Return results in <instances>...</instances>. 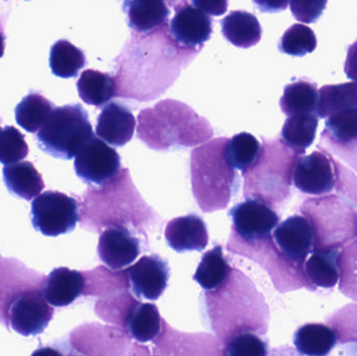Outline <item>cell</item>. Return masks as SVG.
<instances>
[{
	"label": "cell",
	"mask_w": 357,
	"mask_h": 356,
	"mask_svg": "<svg viewBox=\"0 0 357 356\" xmlns=\"http://www.w3.org/2000/svg\"><path fill=\"white\" fill-rule=\"evenodd\" d=\"M54 105L39 93H29L15 109L17 123L29 132L36 133L46 123Z\"/></svg>",
	"instance_id": "obj_24"
},
{
	"label": "cell",
	"mask_w": 357,
	"mask_h": 356,
	"mask_svg": "<svg viewBox=\"0 0 357 356\" xmlns=\"http://www.w3.org/2000/svg\"><path fill=\"white\" fill-rule=\"evenodd\" d=\"M318 40L310 27L296 23L281 37L278 48L282 54L293 56H303L312 54L317 48Z\"/></svg>",
	"instance_id": "obj_28"
},
{
	"label": "cell",
	"mask_w": 357,
	"mask_h": 356,
	"mask_svg": "<svg viewBox=\"0 0 357 356\" xmlns=\"http://www.w3.org/2000/svg\"><path fill=\"white\" fill-rule=\"evenodd\" d=\"M29 146L24 136L16 127L8 125L0 131V162L8 165L24 160Z\"/></svg>",
	"instance_id": "obj_30"
},
{
	"label": "cell",
	"mask_w": 357,
	"mask_h": 356,
	"mask_svg": "<svg viewBox=\"0 0 357 356\" xmlns=\"http://www.w3.org/2000/svg\"><path fill=\"white\" fill-rule=\"evenodd\" d=\"M77 201L59 192H45L31 203V223L43 235L56 236L70 233L79 223Z\"/></svg>",
	"instance_id": "obj_2"
},
{
	"label": "cell",
	"mask_w": 357,
	"mask_h": 356,
	"mask_svg": "<svg viewBox=\"0 0 357 356\" xmlns=\"http://www.w3.org/2000/svg\"><path fill=\"white\" fill-rule=\"evenodd\" d=\"M337 258V251H322L312 254L305 265L310 281L319 288H333L339 281Z\"/></svg>",
	"instance_id": "obj_27"
},
{
	"label": "cell",
	"mask_w": 357,
	"mask_h": 356,
	"mask_svg": "<svg viewBox=\"0 0 357 356\" xmlns=\"http://www.w3.org/2000/svg\"><path fill=\"white\" fill-rule=\"evenodd\" d=\"M266 353V343L250 332L236 334L226 349V355L231 356H264Z\"/></svg>",
	"instance_id": "obj_31"
},
{
	"label": "cell",
	"mask_w": 357,
	"mask_h": 356,
	"mask_svg": "<svg viewBox=\"0 0 357 356\" xmlns=\"http://www.w3.org/2000/svg\"><path fill=\"white\" fill-rule=\"evenodd\" d=\"M162 323L163 320L154 303H142L135 300L121 324L126 326L134 340L148 343L160 334Z\"/></svg>",
	"instance_id": "obj_14"
},
{
	"label": "cell",
	"mask_w": 357,
	"mask_h": 356,
	"mask_svg": "<svg viewBox=\"0 0 357 356\" xmlns=\"http://www.w3.org/2000/svg\"><path fill=\"white\" fill-rule=\"evenodd\" d=\"M136 119L129 108L110 102L102 108L98 118L96 135L113 146H125L135 132Z\"/></svg>",
	"instance_id": "obj_11"
},
{
	"label": "cell",
	"mask_w": 357,
	"mask_h": 356,
	"mask_svg": "<svg viewBox=\"0 0 357 356\" xmlns=\"http://www.w3.org/2000/svg\"><path fill=\"white\" fill-rule=\"evenodd\" d=\"M318 98L316 83L310 79H298L284 88L280 98V108L287 116L316 113Z\"/></svg>",
	"instance_id": "obj_20"
},
{
	"label": "cell",
	"mask_w": 357,
	"mask_h": 356,
	"mask_svg": "<svg viewBox=\"0 0 357 356\" xmlns=\"http://www.w3.org/2000/svg\"><path fill=\"white\" fill-rule=\"evenodd\" d=\"M212 20L203 10L186 4L177 10L171 22L174 39L186 47L203 45L211 37Z\"/></svg>",
	"instance_id": "obj_10"
},
{
	"label": "cell",
	"mask_w": 357,
	"mask_h": 356,
	"mask_svg": "<svg viewBox=\"0 0 357 356\" xmlns=\"http://www.w3.org/2000/svg\"><path fill=\"white\" fill-rule=\"evenodd\" d=\"M260 144L250 133L236 134L227 142L225 148V158L231 167L247 171L253 167L260 154Z\"/></svg>",
	"instance_id": "obj_26"
},
{
	"label": "cell",
	"mask_w": 357,
	"mask_h": 356,
	"mask_svg": "<svg viewBox=\"0 0 357 356\" xmlns=\"http://www.w3.org/2000/svg\"><path fill=\"white\" fill-rule=\"evenodd\" d=\"M232 268L222 254V245H216L202 257L193 280L203 290L212 291L220 288L228 281Z\"/></svg>",
	"instance_id": "obj_21"
},
{
	"label": "cell",
	"mask_w": 357,
	"mask_h": 356,
	"mask_svg": "<svg viewBox=\"0 0 357 356\" xmlns=\"http://www.w3.org/2000/svg\"><path fill=\"white\" fill-rule=\"evenodd\" d=\"M162 1H165V0H162Z\"/></svg>",
	"instance_id": "obj_38"
},
{
	"label": "cell",
	"mask_w": 357,
	"mask_h": 356,
	"mask_svg": "<svg viewBox=\"0 0 357 356\" xmlns=\"http://www.w3.org/2000/svg\"><path fill=\"white\" fill-rule=\"evenodd\" d=\"M0 131H1V127H0Z\"/></svg>",
	"instance_id": "obj_37"
},
{
	"label": "cell",
	"mask_w": 357,
	"mask_h": 356,
	"mask_svg": "<svg viewBox=\"0 0 357 356\" xmlns=\"http://www.w3.org/2000/svg\"><path fill=\"white\" fill-rule=\"evenodd\" d=\"M337 334L323 324H306L296 332L294 344L300 355L324 356L337 345Z\"/></svg>",
	"instance_id": "obj_19"
},
{
	"label": "cell",
	"mask_w": 357,
	"mask_h": 356,
	"mask_svg": "<svg viewBox=\"0 0 357 356\" xmlns=\"http://www.w3.org/2000/svg\"><path fill=\"white\" fill-rule=\"evenodd\" d=\"M4 49H6V36L3 31L0 29V59L3 56Z\"/></svg>",
	"instance_id": "obj_36"
},
{
	"label": "cell",
	"mask_w": 357,
	"mask_h": 356,
	"mask_svg": "<svg viewBox=\"0 0 357 356\" xmlns=\"http://www.w3.org/2000/svg\"><path fill=\"white\" fill-rule=\"evenodd\" d=\"M262 13H279L287 10L289 0H253Z\"/></svg>",
	"instance_id": "obj_35"
},
{
	"label": "cell",
	"mask_w": 357,
	"mask_h": 356,
	"mask_svg": "<svg viewBox=\"0 0 357 356\" xmlns=\"http://www.w3.org/2000/svg\"><path fill=\"white\" fill-rule=\"evenodd\" d=\"M77 87L82 100L96 108H102L116 95L114 79L109 73L92 69L82 72Z\"/></svg>",
	"instance_id": "obj_18"
},
{
	"label": "cell",
	"mask_w": 357,
	"mask_h": 356,
	"mask_svg": "<svg viewBox=\"0 0 357 356\" xmlns=\"http://www.w3.org/2000/svg\"><path fill=\"white\" fill-rule=\"evenodd\" d=\"M224 37L239 48H250L259 43L262 29L257 17L245 10H234L222 20Z\"/></svg>",
	"instance_id": "obj_17"
},
{
	"label": "cell",
	"mask_w": 357,
	"mask_h": 356,
	"mask_svg": "<svg viewBox=\"0 0 357 356\" xmlns=\"http://www.w3.org/2000/svg\"><path fill=\"white\" fill-rule=\"evenodd\" d=\"M318 125L316 113L291 115L285 121L281 136L287 146L304 150L314 144Z\"/></svg>",
	"instance_id": "obj_25"
},
{
	"label": "cell",
	"mask_w": 357,
	"mask_h": 356,
	"mask_svg": "<svg viewBox=\"0 0 357 356\" xmlns=\"http://www.w3.org/2000/svg\"><path fill=\"white\" fill-rule=\"evenodd\" d=\"M328 0H289L291 14L300 22L314 23L322 16Z\"/></svg>",
	"instance_id": "obj_32"
},
{
	"label": "cell",
	"mask_w": 357,
	"mask_h": 356,
	"mask_svg": "<svg viewBox=\"0 0 357 356\" xmlns=\"http://www.w3.org/2000/svg\"><path fill=\"white\" fill-rule=\"evenodd\" d=\"M325 133L341 144H350L357 140V108L337 111L327 118Z\"/></svg>",
	"instance_id": "obj_29"
},
{
	"label": "cell",
	"mask_w": 357,
	"mask_h": 356,
	"mask_svg": "<svg viewBox=\"0 0 357 356\" xmlns=\"http://www.w3.org/2000/svg\"><path fill=\"white\" fill-rule=\"evenodd\" d=\"M84 286L85 279L79 271L56 268L48 275L44 297L52 307H68L81 296Z\"/></svg>",
	"instance_id": "obj_13"
},
{
	"label": "cell",
	"mask_w": 357,
	"mask_h": 356,
	"mask_svg": "<svg viewBox=\"0 0 357 356\" xmlns=\"http://www.w3.org/2000/svg\"><path fill=\"white\" fill-rule=\"evenodd\" d=\"M26 1H27V0H26Z\"/></svg>",
	"instance_id": "obj_39"
},
{
	"label": "cell",
	"mask_w": 357,
	"mask_h": 356,
	"mask_svg": "<svg viewBox=\"0 0 357 356\" xmlns=\"http://www.w3.org/2000/svg\"><path fill=\"white\" fill-rule=\"evenodd\" d=\"M165 240L176 252L203 251L209 242L205 222L195 215L176 217L167 223Z\"/></svg>",
	"instance_id": "obj_12"
},
{
	"label": "cell",
	"mask_w": 357,
	"mask_h": 356,
	"mask_svg": "<svg viewBox=\"0 0 357 356\" xmlns=\"http://www.w3.org/2000/svg\"><path fill=\"white\" fill-rule=\"evenodd\" d=\"M121 167L119 153L96 136L75 156V173L89 185H106L119 175Z\"/></svg>",
	"instance_id": "obj_3"
},
{
	"label": "cell",
	"mask_w": 357,
	"mask_h": 356,
	"mask_svg": "<svg viewBox=\"0 0 357 356\" xmlns=\"http://www.w3.org/2000/svg\"><path fill=\"white\" fill-rule=\"evenodd\" d=\"M346 75L352 81L357 82V40L348 47L347 58L345 62Z\"/></svg>",
	"instance_id": "obj_34"
},
{
	"label": "cell",
	"mask_w": 357,
	"mask_h": 356,
	"mask_svg": "<svg viewBox=\"0 0 357 356\" xmlns=\"http://www.w3.org/2000/svg\"><path fill=\"white\" fill-rule=\"evenodd\" d=\"M273 236L283 256L295 263L304 261L314 242L312 225L300 215H294L277 225Z\"/></svg>",
	"instance_id": "obj_9"
},
{
	"label": "cell",
	"mask_w": 357,
	"mask_h": 356,
	"mask_svg": "<svg viewBox=\"0 0 357 356\" xmlns=\"http://www.w3.org/2000/svg\"><path fill=\"white\" fill-rule=\"evenodd\" d=\"M128 24L138 33H149L167 21L169 10L162 0H126Z\"/></svg>",
	"instance_id": "obj_16"
},
{
	"label": "cell",
	"mask_w": 357,
	"mask_h": 356,
	"mask_svg": "<svg viewBox=\"0 0 357 356\" xmlns=\"http://www.w3.org/2000/svg\"><path fill=\"white\" fill-rule=\"evenodd\" d=\"M52 317L54 309L39 292L22 293L10 305V326L23 336L42 334Z\"/></svg>",
	"instance_id": "obj_5"
},
{
	"label": "cell",
	"mask_w": 357,
	"mask_h": 356,
	"mask_svg": "<svg viewBox=\"0 0 357 356\" xmlns=\"http://www.w3.org/2000/svg\"><path fill=\"white\" fill-rule=\"evenodd\" d=\"M347 108H357V82L327 85L319 90L316 113L320 118H328Z\"/></svg>",
	"instance_id": "obj_22"
},
{
	"label": "cell",
	"mask_w": 357,
	"mask_h": 356,
	"mask_svg": "<svg viewBox=\"0 0 357 356\" xmlns=\"http://www.w3.org/2000/svg\"><path fill=\"white\" fill-rule=\"evenodd\" d=\"M233 219V231L245 244L266 242L277 227L280 217L258 199H248L229 211Z\"/></svg>",
	"instance_id": "obj_4"
},
{
	"label": "cell",
	"mask_w": 357,
	"mask_h": 356,
	"mask_svg": "<svg viewBox=\"0 0 357 356\" xmlns=\"http://www.w3.org/2000/svg\"><path fill=\"white\" fill-rule=\"evenodd\" d=\"M193 6L211 16H220L228 10L229 0H191Z\"/></svg>",
	"instance_id": "obj_33"
},
{
	"label": "cell",
	"mask_w": 357,
	"mask_h": 356,
	"mask_svg": "<svg viewBox=\"0 0 357 356\" xmlns=\"http://www.w3.org/2000/svg\"><path fill=\"white\" fill-rule=\"evenodd\" d=\"M3 180L8 192L25 201H31L45 188L42 176L29 161L3 167Z\"/></svg>",
	"instance_id": "obj_15"
},
{
	"label": "cell",
	"mask_w": 357,
	"mask_h": 356,
	"mask_svg": "<svg viewBox=\"0 0 357 356\" xmlns=\"http://www.w3.org/2000/svg\"><path fill=\"white\" fill-rule=\"evenodd\" d=\"M98 253L105 265L116 271L132 265L142 253V246L131 231L116 225L100 234Z\"/></svg>",
	"instance_id": "obj_7"
},
{
	"label": "cell",
	"mask_w": 357,
	"mask_h": 356,
	"mask_svg": "<svg viewBox=\"0 0 357 356\" xmlns=\"http://www.w3.org/2000/svg\"><path fill=\"white\" fill-rule=\"evenodd\" d=\"M132 290L138 298L158 300L169 284V265L158 255L142 256L135 265L126 270Z\"/></svg>",
	"instance_id": "obj_6"
},
{
	"label": "cell",
	"mask_w": 357,
	"mask_h": 356,
	"mask_svg": "<svg viewBox=\"0 0 357 356\" xmlns=\"http://www.w3.org/2000/svg\"><path fill=\"white\" fill-rule=\"evenodd\" d=\"M294 183L304 194L320 196L331 192L335 176L331 161L321 152L302 157L294 171Z\"/></svg>",
	"instance_id": "obj_8"
},
{
	"label": "cell",
	"mask_w": 357,
	"mask_h": 356,
	"mask_svg": "<svg viewBox=\"0 0 357 356\" xmlns=\"http://www.w3.org/2000/svg\"><path fill=\"white\" fill-rule=\"evenodd\" d=\"M87 64L83 50L67 40H59L50 49V66L56 77L70 79L77 77Z\"/></svg>",
	"instance_id": "obj_23"
},
{
	"label": "cell",
	"mask_w": 357,
	"mask_h": 356,
	"mask_svg": "<svg viewBox=\"0 0 357 356\" xmlns=\"http://www.w3.org/2000/svg\"><path fill=\"white\" fill-rule=\"evenodd\" d=\"M94 136L88 113L82 105L75 104L54 108L38 132L37 139L46 154L70 160Z\"/></svg>",
	"instance_id": "obj_1"
}]
</instances>
